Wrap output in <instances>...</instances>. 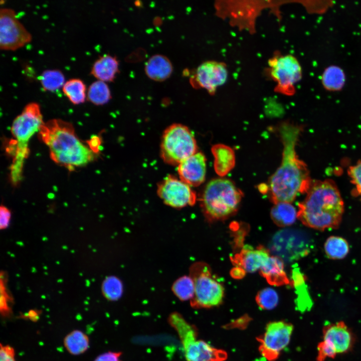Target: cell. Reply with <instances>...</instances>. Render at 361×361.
Here are the masks:
<instances>
[{
  "mask_svg": "<svg viewBox=\"0 0 361 361\" xmlns=\"http://www.w3.org/2000/svg\"><path fill=\"white\" fill-rule=\"evenodd\" d=\"M270 215L277 225L285 227L295 222L297 217V211L290 203L278 202L274 204Z\"/></svg>",
  "mask_w": 361,
  "mask_h": 361,
  "instance_id": "7402d4cb",
  "label": "cell"
},
{
  "mask_svg": "<svg viewBox=\"0 0 361 361\" xmlns=\"http://www.w3.org/2000/svg\"><path fill=\"white\" fill-rule=\"evenodd\" d=\"M347 172L351 182L355 187V193L361 196V160L350 166Z\"/></svg>",
  "mask_w": 361,
  "mask_h": 361,
  "instance_id": "836d02e7",
  "label": "cell"
},
{
  "mask_svg": "<svg viewBox=\"0 0 361 361\" xmlns=\"http://www.w3.org/2000/svg\"><path fill=\"white\" fill-rule=\"evenodd\" d=\"M212 152L214 157V168L220 176L226 175L235 164V155L233 150L222 144L213 146Z\"/></svg>",
  "mask_w": 361,
  "mask_h": 361,
  "instance_id": "44dd1931",
  "label": "cell"
},
{
  "mask_svg": "<svg viewBox=\"0 0 361 361\" xmlns=\"http://www.w3.org/2000/svg\"><path fill=\"white\" fill-rule=\"evenodd\" d=\"M0 361H16L14 348L8 344H1Z\"/></svg>",
  "mask_w": 361,
  "mask_h": 361,
  "instance_id": "e575fe53",
  "label": "cell"
},
{
  "mask_svg": "<svg viewBox=\"0 0 361 361\" xmlns=\"http://www.w3.org/2000/svg\"><path fill=\"white\" fill-rule=\"evenodd\" d=\"M260 270L261 275L271 285L280 286L289 283L283 261L277 256H270Z\"/></svg>",
  "mask_w": 361,
  "mask_h": 361,
  "instance_id": "ffe728a7",
  "label": "cell"
},
{
  "mask_svg": "<svg viewBox=\"0 0 361 361\" xmlns=\"http://www.w3.org/2000/svg\"><path fill=\"white\" fill-rule=\"evenodd\" d=\"M39 137L49 148L51 159L72 171L92 161L95 152L76 135L73 125L60 119H53L42 125Z\"/></svg>",
  "mask_w": 361,
  "mask_h": 361,
  "instance_id": "3957f363",
  "label": "cell"
},
{
  "mask_svg": "<svg viewBox=\"0 0 361 361\" xmlns=\"http://www.w3.org/2000/svg\"><path fill=\"white\" fill-rule=\"evenodd\" d=\"M6 273L1 274V311L4 316L9 314L12 302V297L8 292L7 286V278Z\"/></svg>",
  "mask_w": 361,
  "mask_h": 361,
  "instance_id": "1f68e13d",
  "label": "cell"
},
{
  "mask_svg": "<svg viewBox=\"0 0 361 361\" xmlns=\"http://www.w3.org/2000/svg\"><path fill=\"white\" fill-rule=\"evenodd\" d=\"M317 350V361H324L327 358H334L337 355L334 348L323 340L318 343Z\"/></svg>",
  "mask_w": 361,
  "mask_h": 361,
  "instance_id": "d6a6232c",
  "label": "cell"
},
{
  "mask_svg": "<svg viewBox=\"0 0 361 361\" xmlns=\"http://www.w3.org/2000/svg\"><path fill=\"white\" fill-rule=\"evenodd\" d=\"M32 40L31 33L19 21L12 8L0 9V48L14 51Z\"/></svg>",
  "mask_w": 361,
  "mask_h": 361,
  "instance_id": "8fae6325",
  "label": "cell"
},
{
  "mask_svg": "<svg viewBox=\"0 0 361 361\" xmlns=\"http://www.w3.org/2000/svg\"><path fill=\"white\" fill-rule=\"evenodd\" d=\"M249 321V317H242L236 321H233V322H231L229 326L231 327H240L244 328L248 323Z\"/></svg>",
  "mask_w": 361,
  "mask_h": 361,
  "instance_id": "74e56055",
  "label": "cell"
},
{
  "mask_svg": "<svg viewBox=\"0 0 361 361\" xmlns=\"http://www.w3.org/2000/svg\"><path fill=\"white\" fill-rule=\"evenodd\" d=\"M43 89L45 91H54L62 87L65 82L63 73L58 69L44 70L39 76Z\"/></svg>",
  "mask_w": 361,
  "mask_h": 361,
  "instance_id": "4316f807",
  "label": "cell"
},
{
  "mask_svg": "<svg viewBox=\"0 0 361 361\" xmlns=\"http://www.w3.org/2000/svg\"><path fill=\"white\" fill-rule=\"evenodd\" d=\"M256 301L261 309L271 310L274 309L278 304L279 297L275 290L271 288H266L257 293Z\"/></svg>",
  "mask_w": 361,
  "mask_h": 361,
  "instance_id": "4dcf8cb0",
  "label": "cell"
},
{
  "mask_svg": "<svg viewBox=\"0 0 361 361\" xmlns=\"http://www.w3.org/2000/svg\"><path fill=\"white\" fill-rule=\"evenodd\" d=\"M144 71L150 79L161 82L166 80L171 76L173 67L167 57L156 54L150 57L146 61Z\"/></svg>",
  "mask_w": 361,
  "mask_h": 361,
  "instance_id": "d6986e66",
  "label": "cell"
},
{
  "mask_svg": "<svg viewBox=\"0 0 361 361\" xmlns=\"http://www.w3.org/2000/svg\"><path fill=\"white\" fill-rule=\"evenodd\" d=\"M242 197L241 191L232 181L216 178L206 186L201 198V207L209 220H223L237 211Z\"/></svg>",
  "mask_w": 361,
  "mask_h": 361,
  "instance_id": "5b68a950",
  "label": "cell"
},
{
  "mask_svg": "<svg viewBox=\"0 0 361 361\" xmlns=\"http://www.w3.org/2000/svg\"><path fill=\"white\" fill-rule=\"evenodd\" d=\"M197 152L196 140L187 126L175 123L165 129L161 138L160 156L165 163L178 165Z\"/></svg>",
  "mask_w": 361,
  "mask_h": 361,
  "instance_id": "52a82bcc",
  "label": "cell"
},
{
  "mask_svg": "<svg viewBox=\"0 0 361 361\" xmlns=\"http://www.w3.org/2000/svg\"><path fill=\"white\" fill-rule=\"evenodd\" d=\"M322 340L331 345L337 354L349 352L355 338L351 329L343 321L326 324L322 328Z\"/></svg>",
  "mask_w": 361,
  "mask_h": 361,
  "instance_id": "9a60e30c",
  "label": "cell"
},
{
  "mask_svg": "<svg viewBox=\"0 0 361 361\" xmlns=\"http://www.w3.org/2000/svg\"><path fill=\"white\" fill-rule=\"evenodd\" d=\"M179 178L190 186L197 187L205 180L206 159L202 152H197L177 165Z\"/></svg>",
  "mask_w": 361,
  "mask_h": 361,
  "instance_id": "2e32d148",
  "label": "cell"
},
{
  "mask_svg": "<svg viewBox=\"0 0 361 361\" xmlns=\"http://www.w3.org/2000/svg\"><path fill=\"white\" fill-rule=\"evenodd\" d=\"M175 295L181 300H191L195 293V285L193 279L189 276L178 278L172 285Z\"/></svg>",
  "mask_w": 361,
  "mask_h": 361,
  "instance_id": "f1b7e54d",
  "label": "cell"
},
{
  "mask_svg": "<svg viewBox=\"0 0 361 361\" xmlns=\"http://www.w3.org/2000/svg\"><path fill=\"white\" fill-rule=\"evenodd\" d=\"M271 78L276 82V91L287 95L295 92L294 85L301 78V66L292 55L276 56L268 61Z\"/></svg>",
  "mask_w": 361,
  "mask_h": 361,
  "instance_id": "9c48e42d",
  "label": "cell"
},
{
  "mask_svg": "<svg viewBox=\"0 0 361 361\" xmlns=\"http://www.w3.org/2000/svg\"><path fill=\"white\" fill-rule=\"evenodd\" d=\"M62 90L64 94L74 104L82 103L86 98V85L79 78H71L66 81Z\"/></svg>",
  "mask_w": 361,
  "mask_h": 361,
  "instance_id": "cb8c5ba5",
  "label": "cell"
},
{
  "mask_svg": "<svg viewBox=\"0 0 361 361\" xmlns=\"http://www.w3.org/2000/svg\"><path fill=\"white\" fill-rule=\"evenodd\" d=\"M43 123L40 106L35 102L27 104L13 122L12 145L15 148L13 151L10 176L14 185H18L21 180L24 161L30 153L29 142L34 133L39 131Z\"/></svg>",
  "mask_w": 361,
  "mask_h": 361,
  "instance_id": "277c9868",
  "label": "cell"
},
{
  "mask_svg": "<svg viewBox=\"0 0 361 361\" xmlns=\"http://www.w3.org/2000/svg\"><path fill=\"white\" fill-rule=\"evenodd\" d=\"M101 290L103 296L110 301H116L121 296L123 285L121 281L117 277L110 276L103 282Z\"/></svg>",
  "mask_w": 361,
  "mask_h": 361,
  "instance_id": "f546056e",
  "label": "cell"
},
{
  "mask_svg": "<svg viewBox=\"0 0 361 361\" xmlns=\"http://www.w3.org/2000/svg\"><path fill=\"white\" fill-rule=\"evenodd\" d=\"M88 143L89 146L95 153L99 151V146H100V142L98 137H95L92 138V139L89 141Z\"/></svg>",
  "mask_w": 361,
  "mask_h": 361,
  "instance_id": "f35d334b",
  "label": "cell"
},
{
  "mask_svg": "<svg viewBox=\"0 0 361 361\" xmlns=\"http://www.w3.org/2000/svg\"><path fill=\"white\" fill-rule=\"evenodd\" d=\"M246 272L241 267H236L233 268L231 271L232 276L236 278H241L243 277Z\"/></svg>",
  "mask_w": 361,
  "mask_h": 361,
  "instance_id": "ab89813d",
  "label": "cell"
},
{
  "mask_svg": "<svg viewBox=\"0 0 361 361\" xmlns=\"http://www.w3.org/2000/svg\"><path fill=\"white\" fill-rule=\"evenodd\" d=\"M64 346L67 351L74 355L84 353L89 348V337L81 330L76 329L68 333L64 338Z\"/></svg>",
  "mask_w": 361,
  "mask_h": 361,
  "instance_id": "603a6c76",
  "label": "cell"
},
{
  "mask_svg": "<svg viewBox=\"0 0 361 361\" xmlns=\"http://www.w3.org/2000/svg\"><path fill=\"white\" fill-rule=\"evenodd\" d=\"M303 201L298 205L297 217L305 226L318 230L337 228L344 212V203L333 180L312 182Z\"/></svg>",
  "mask_w": 361,
  "mask_h": 361,
  "instance_id": "7a4b0ae2",
  "label": "cell"
},
{
  "mask_svg": "<svg viewBox=\"0 0 361 361\" xmlns=\"http://www.w3.org/2000/svg\"><path fill=\"white\" fill-rule=\"evenodd\" d=\"M228 72L222 62L208 61L201 64L193 77V84L213 94L217 88L227 81Z\"/></svg>",
  "mask_w": 361,
  "mask_h": 361,
  "instance_id": "5bb4252c",
  "label": "cell"
},
{
  "mask_svg": "<svg viewBox=\"0 0 361 361\" xmlns=\"http://www.w3.org/2000/svg\"><path fill=\"white\" fill-rule=\"evenodd\" d=\"M269 256V251L262 246L256 249L245 246L233 260L246 272L252 273L260 269Z\"/></svg>",
  "mask_w": 361,
  "mask_h": 361,
  "instance_id": "e0dca14e",
  "label": "cell"
},
{
  "mask_svg": "<svg viewBox=\"0 0 361 361\" xmlns=\"http://www.w3.org/2000/svg\"><path fill=\"white\" fill-rule=\"evenodd\" d=\"M270 250L283 261H291L304 253V241L297 232L284 229L277 232L270 242Z\"/></svg>",
  "mask_w": 361,
  "mask_h": 361,
  "instance_id": "4fadbf2b",
  "label": "cell"
},
{
  "mask_svg": "<svg viewBox=\"0 0 361 361\" xmlns=\"http://www.w3.org/2000/svg\"><path fill=\"white\" fill-rule=\"evenodd\" d=\"M324 251L329 258L341 259L348 253L349 246L344 238L338 236H331L328 237L325 242Z\"/></svg>",
  "mask_w": 361,
  "mask_h": 361,
  "instance_id": "83f0119b",
  "label": "cell"
},
{
  "mask_svg": "<svg viewBox=\"0 0 361 361\" xmlns=\"http://www.w3.org/2000/svg\"><path fill=\"white\" fill-rule=\"evenodd\" d=\"M293 330V325L284 321L268 323L263 335L257 338L259 350L268 361H274L288 345Z\"/></svg>",
  "mask_w": 361,
  "mask_h": 361,
  "instance_id": "30bf717a",
  "label": "cell"
},
{
  "mask_svg": "<svg viewBox=\"0 0 361 361\" xmlns=\"http://www.w3.org/2000/svg\"><path fill=\"white\" fill-rule=\"evenodd\" d=\"M11 212L5 206L1 205L0 208V228L7 229L10 225L11 219Z\"/></svg>",
  "mask_w": 361,
  "mask_h": 361,
  "instance_id": "d590c367",
  "label": "cell"
},
{
  "mask_svg": "<svg viewBox=\"0 0 361 361\" xmlns=\"http://www.w3.org/2000/svg\"><path fill=\"white\" fill-rule=\"evenodd\" d=\"M119 61L108 54L99 56L93 63L90 73L98 80L112 82L119 73Z\"/></svg>",
  "mask_w": 361,
  "mask_h": 361,
  "instance_id": "ac0fdd59",
  "label": "cell"
},
{
  "mask_svg": "<svg viewBox=\"0 0 361 361\" xmlns=\"http://www.w3.org/2000/svg\"><path fill=\"white\" fill-rule=\"evenodd\" d=\"M190 276L194 281L195 293L191 300L196 308H210L220 305L224 296L223 285L212 275L207 264L198 262L190 268Z\"/></svg>",
  "mask_w": 361,
  "mask_h": 361,
  "instance_id": "ba28073f",
  "label": "cell"
},
{
  "mask_svg": "<svg viewBox=\"0 0 361 361\" xmlns=\"http://www.w3.org/2000/svg\"><path fill=\"white\" fill-rule=\"evenodd\" d=\"M321 81L327 90L337 91L344 84L345 75L341 68L332 66L325 70L322 75Z\"/></svg>",
  "mask_w": 361,
  "mask_h": 361,
  "instance_id": "484cf974",
  "label": "cell"
},
{
  "mask_svg": "<svg viewBox=\"0 0 361 361\" xmlns=\"http://www.w3.org/2000/svg\"><path fill=\"white\" fill-rule=\"evenodd\" d=\"M300 131V128L292 124H284L280 127L283 144L282 159L269 185L274 204L291 203L298 194L307 193L312 183L306 164L299 159L295 151Z\"/></svg>",
  "mask_w": 361,
  "mask_h": 361,
  "instance_id": "6da1fadb",
  "label": "cell"
},
{
  "mask_svg": "<svg viewBox=\"0 0 361 361\" xmlns=\"http://www.w3.org/2000/svg\"><path fill=\"white\" fill-rule=\"evenodd\" d=\"M169 322L180 338L188 361H224L227 358L228 354L225 350L198 339L196 329L179 314H171Z\"/></svg>",
  "mask_w": 361,
  "mask_h": 361,
  "instance_id": "8992f818",
  "label": "cell"
},
{
  "mask_svg": "<svg viewBox=\"0 0 361 361\" xmlns=\"http://www.w3.org/2000/svg\"><path fill=\"white\" fill-rule=\"evenodd\" d=\"M120 352L109 351L98 355L94 361H120Z\"/></svg>",
  "mask_w": 361,
  "mask_h": 361,
  "instance_id": "8d00e7d4",
  "label": "cell"
},
{
  "mask_svg": "<svg viewBox=\"0 0 361 361\" xmlns=\"http://www.w3.org/2000/svg\"><path fill=\"white\" fill-rule=\"evenodd\" d=\"M157 194L165 204L177 209L193 206L197 200L196 194L191 186L170 175L158 184Z\"/></svg>",
  "mask_w": 361,
  "mask_h": 361,
  "instance_id": "7c38bea8",
  "label": "cell"
},
{
  "mask_svg": "<svg viewBox=\"0 0 361 361\" xmlns=\"http://www.w3.org/2000/svg\"><path fill=\"white\" fill-rule=\"evenodd\" d=\"M111 98V91L106 82L97 80L89 86L86 93V99L93 104L104 105Z\"/></svg>",
  "mask_w": 361,
  "mask_h": 361,
  "instance_id": "d4e9b609",
  "label": "cell"
}]
</instances>
